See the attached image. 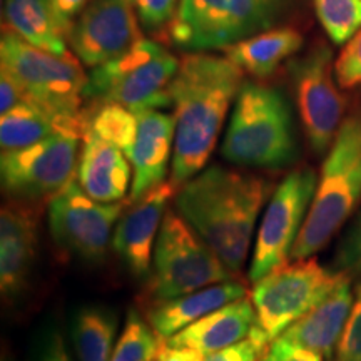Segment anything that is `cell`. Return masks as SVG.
<instances>
[{"label": "cell", "instance_id": "obj_1", "mask_svg": "<svg viewBox=\"0 0 361 361\" xmlns=\"http://www.w3.org/2000/svg\"><path fill=\"white\" fill-rule=\"evenodd\" d=\"M241 85L243 69L231 59L204 52L180 59L169 87L176 117L173 186L179 189L204 168Z\"/></svg>", "mask_w": 361, "mask_h": 361}, {"label": "cell", "instance_id": "obj_2", "mask_svg": "<svg viewBox=\"0 0 361 361\" xmlns=\"http://www.w3.org/2000/svg\"><path fill=\"white\" fill-rule=\"evenodd\" d=\"M271 192L273 183L263 176L209 166L178 189L174 206L238 276Z\"/></svg>", "mask_w": 361, "mask_h": 361}, {"label": "cell", "instance_id": "obj_3", "mask_svg": "<svg viewBox=\"0 0 361 361\" xmlns=\"http://www.w3.org/2000/svg\"><path fill=\"white\" fill-rule=\"evenodd\" d=\"M221 154L231 164L256 169H281L295 162L291 111L279 90L243 82Z\"/></svg>", "mask_w": 361, "mask_h": 361}, {"label": "cell", "instance_id": "obj_4", "mask_svg": "<svg viewBox=\"0 0 361 361\" xmlns=\"http://www.w3.org/2000/svg\"><path fill=\"white\" fill-rule=\"evenodd\" d=\"M361 204V114L343 121L318 176L310 213L301 228L293 259L322 251Z\"/></svg>", "mask_w": 361, "mask_h": 361}, {"label": "cell", "instance_id": "obj_5", "mask_svg": "<svg viewBox=\"0 0 361 361\" xmlns=\"http://www.w3.org/2000/svg\"><path fill=\"white\" fill-rule=\"evenodd\" d=\"M0 69L19 82L27 102L61 119L89 126L80 109L87 75L71 52L44 51L11 29L4 32L0 42Z\"/></svg>", "mask_w": 361, "mask_h": 361}, {"label": "cell", "instance_id": "obj_6", "mask_svg": "<svg viewBox=\"0 0 361 361\" xmlns=\"http://www.w3.org/2000/svg\"><path fill=\"white\" fill-rule=\"evenodd\" d=\"M179 61L154 40L141 39L114 61L92 67L84 99L121 104L135 114L173 106L169 87Z\"/></svg>", "mask_w": 361, "mask_h": 361}, {"label": "cell", "instance_id": "obj_7", "mask_svg": "<svg viewBox=\"0 0 361 361\" xmlns=\"http://www.w3.org/2000/svg\"><path fill=\"white\" fill-rule=\"evenodd\" d=\"M152 258L154 266L144 298L147 306L236 279L213 247L176 209L166 211Z\"/></svg>", "mask_w": 361, "mask_h": 361}, {"label": "cell", "instance_id": "obj_8", "mask_svg": "<svg viewBox=\"0 0 361 361\" xmlns=\"http://www.w3.org/2000/svg\"><path fill=\"white\" fill-rule=\"evenodd\" d=\"M286 0H179L169 34L194 52L224 49L276 20Z\"/></svg>", "mask_w": 361, "mask_h": 361}, {"label": "cell", "instance_id": "obj_9", "mask_svg": "<svg viewBox=\"0 0 361 361\" xmlns=\"http://www.w3.org/2000/svg\"><path fill=\"white\" fill-rule=\"evenodd\" d=\"M345 273H333L316 259H295L271 271L252 284L258 326L269 340H276L284 329L298 322L319 301H323L341 281Z\"/></svg>", "mask_w": 361, "mask_h": 361}, {"label": "cell", "instance_id": "obj_10", "mask_svg": "<svg viewBox=\"0 0 361 361\" xmlns=\"http://www.w3.org/2000/svg\"><path fill=\"white\" fill-rule=\"evenodd\" d=\"M318 176L311 168L291 171L269 197L256 234L250 264V283L255 284L281 268L291 258L293 247L313 202Z\"/></svg>", "mask_w": 361, "mask_h": 361}, {"label": "cell", "instance_id": "obj_11", "mask_svg": "<svg viewBox=\"0 0 361 361\" xmlns=\"http://www.w3.org/2000/svg\"><path fill=\"white\" fill-rule=\"evenodd\" d=\"M129 201L99 202L71 180L49 200V231L59 250L75 258L97 263L112 245V228Z\"/></svg>", "mask_w": 361, "mask_h": 361}, {"label": "cell", "instance_id": "obj_12", "mask_svg": "<svg viewBox=\"0 0 361 361\" xmlns=\"http://www.w3.org/2000/svg\"><path fill=\"white\" fill-rule=\"evenodd\" d=\"M80 139L75 134L59 133L32 146L2 152L0 176L4 192L12 200H51L78 173Z\"/></svg>", "mask_w": 361, "mask_h": 361}, {"label": "cell", "instance_id": "obj_13", "mask_svg": "<svg viewBox=\"0 0 361 361\" xmlns=\"http://www.w3.org/2000/svg\"><path fill=\"white\" fill-rule=\"evenodd\" d=\"M290 71L306 139L314 154H323L335 141L345 114V99L333 79L331 51L319 45L293 62Z\"/></svg>", "mask_w": 361, "mask_h": 361}, {"label": "cell", "instance_id": "obj_14", "mask_svg": "<svg viewBox=\"0 0 361 361\" xmlns=\"http://www.w3.org/2000/svg\"><path fill=\"white\" fill-rule=\"evenodd\" d=\"M130 0H90L72 22L67 40L84 66L114 61L141 40Z\"/></svg>", "mask_w": 361, "mask_h": 361}, {"label": "cell", "instance_id": "obj_15", "mask_svg": "<svg viewBox=\"0 0 361 361\" xmlns=\"http://www.w3.org/2000/svg\"><path fill=\"white\" fill-rule=\"evenodd\" d=\"M37 202L11 200L0 213V290L6 301L29 284L39 246Z\"/></svg>", "mask_w": 361, "mask_h": 361}, {"label": "cell", "instance_id": "obj_16", "mask_svg": "<svg viewBox=\"0 0 361 361\" xmlns=\"http://www.w3.org/2000/svg\"><path fill=\"white\" fill-rule=\"evenodd\" d=\"M178 192V188L168 183L151 189L141 200L129 201L128 207L117 221L112 238V250L123 259L135 278H146L151 271L152 247L159 234L162 219L168 211V202Z\"/></svg>", "mask_w": 361, "mask_h": 361}, {"label": "cell", "instance_id": "obj_17", "mask_svg": "<svg viewBox=\"0 0 361 361\" xmlns=\"http://www.w3.org/2000/svg\"><path fill=\"white\" fill-rule=\"evenodd\" d=\"M174 114L151 109L137 114V137L128 154L133 166V186L129 201L141 200L144 194L164 183L171 152H174Z\"/></svg>", "mask_w": 361, "mask_h": 361}, {"label": "cell", "instance_id": "obj_18", "mask_svg": "<svg viewBox=\"0 0 361 361\" xmlns=\"http://www.w3.org/2000/svg\"><path fill=\"white\" fill-rule=\"evenodd\" d=\"M353 301L351 278L345 274L335 290L290 328L284 329L278 338L295 346L316 351L329 360L348 322Z\"/></svg>", "mask_w": 361, "mask_h": 361}, {"label": "cell", "instance_id": "obj_19", "mask_svg": "<svg viewBox=\"0 0 361 361\" xmlns=\"http://www.w3.org/2000/svg\"><path fill=\"white\" fill-rule=\"evenodd\" d=\"M130 164L124 151L87 129L78 162V183L99 202L124 201L130 184Z\"/></svg>", "mask_w": 361, "mask_h": 361}, {"label": "cell", "instance_id": "obj_20", "mask_svg": "<svg viewBox=\"0 0 361 361\" xmlns=\"http://www.w3.org/2000/svg\"><path fill=\"white\" fill-rule=\"evenodd\" d=\"M256 323L258 316L255 305L251 298L243 296L202 316L166 341L173 346H188L209 355L245 340Z\"/></svg>", "mask_w": 361, "mask_h": 361}, {"label": "cell", "instance_id": "obj_21", "mask_svg": "<svg viewBox=\"0 0 361 361\" xmlns=\"http://www.w3.org/2000/svg\"><path fill=\"white\" fill-rule=\"evenodd\" d=\"M246 295L247 290L245 283L238 281V279L216 283L188 293V295L162 301V303L149 305L146 319L162 340H168L180 329L201 319L202 316L213 313L221 306Z\"/></svg>", "mask_w": 361, "mask_h": 361}, {"label": "cell", "instance_id": "obj_22", "mask_svg": "<svg viewBox=\"0 0 361 361\" xmlns=\"http://www.w3.org/2000/svg\"><path fill=\"white\" fill-rule=\"evenodd\" d=\"M303 45V35L298 30L284 27L259 32L224 47L226 57L231 59L243 72L255 78H268L278 66Z\"/></svg>", "mask_w": 361, "mask_h": 361}, {"label": "cell", "instance_id": "obj_23", "mask_svg": "<svg viewBox=\"0 0 361 361\" xmlns=\"http://www.w3.org/2000/svg\"><path fill=\"white\" fill-rule=\"evenodd\" d=\"M87 128L85 124L61 119L32 102H22L0 117V146L2 152L16 151L59 133L82 137Z\"/></svg>", "mask_w": 361, "mask_h": 361}, {"label": "cell", "instance_id": "obj_24", "mask_svg": "<svg viewBox=\"0 0 361 361\" xmlns=\"http://www.w3.org/2000/svg\"><path fill=\"white\" fill-rule=\"evenodd\" d=\"M8 25L27 42L54 54H66L67 32L51 0H6Z\"/></svg>", "mask_w": 361, "mask_h": 361}, {"label": "cell", "instance_id": "obj_25", "mask_svg": "<svg viewBox=\"0 0 361 361\" xmlns=\"http://www.w3.org/2000/svg\"><path fill=\"white\" fill-rule=\"evenodd\" d=\"M117 319L112 311L97 306L79 310L72 319V343L79 361H111Z\"/></svg>", "mask_w": 361, "mask_h": 361}, {"label": "cell", "instance_id": "obj_26", "mask_svg": "<svg viewBox=\"0 0 361 361\" xmlns=\"http://www.w3.org/2000/svg\"><path fill=\"white\" fill-rule=\"evenodd\" d=\"M164 340L144 319L139 311L130 310L111 361H156Z\"/></svg>", "mask_w": 361, "mask_h": 361}, {"label": "cell", "instance_id": "obj_27", "mask_svg": "<svg viewBox=\"0 0 361 361\" xmlns=\"http://www.w3.org/2000/svg\"><path fill=\"white\" fill-rule=\"evenodd\" d=\"M89 128L104 141L114 144L128 156L137 137V114L121 104H101V107L87 117Z\"/></svg>", "mask_w": 361, "mask_h": 361}, {"label": "cell", "instance_id": "obj_28", "mask_svg": "<svg viewBox=\"0 0 361 361\" xmlns=\"http://www.w3.org/2000/svg\"><path fill=\"white\" fill-rule=\"evenodd\" d=\"M316 16L333 42L341 45L361 27V0H314Z\"/></svg>", "mask_w": 361, "mask_h": 361}, {"label": "cell", "instance_id": "obj_29", "mask_svg": "<svg viewBox=\"0 0 361 361\" xmlns=\"http://www.w3.org/2000/svg\"><path fill=\"white\" fill-rule=\"evenodd\" d=\"M269 345V336L256 323L245 340L209 353L204 356V361H263Z\"/></svg>", "mask_w": 361, "mask_h": 361}, {"label": "cell", "instance_id": "obj_30", "mask_svg": "<svg viewBox=\"0 0 361 361\" xmlns=\"http://www.w3.org/2000/svg\"><path fill=\"white\" fill-rule=\"evenodd\" d=\"M329 361H361V279L355 288L350 318Z\"/></svg>", "mask_w": 361, "mask_h": 361}, {"label": "cell", "instance_id": "obj_31", "mask_svg": "<svg viewBox=\"0 0 361 361\" xmlns=\"http://www.w3.org/2000/svg\"><path fill=\"white\" fill-rule=\"evenodd\" d=\"M336 271L361 279V209L341 238L335 255Z\"/></svg>", "mask_w": 361, "mask_h": 361}, {"label": "cell", "instance_id": "obj_32", "mask_svg": "<svg viewBox=\"0 0 361 361\" xmlns=\"http://www.w3.org/2000/svg\"><path fill=\"white\" fill-rule=\"evenodd\" d=\"M335 79L341 89H355L361 85V27L338 56Z\"/></svg>", "mask_w": 361, "mask_h": 361}, {"label": "cell", "instance_id": "obj_33", "mask_svg": "<svg viewBox=\"0 0 361 361\" xmlns=\"http://www.w3.org/2000/svg\"><path fill=\"white\" fill-rule=\"evenodd\" d=\"M179 0H135L137 13L147 29H159L168 22H173Z\"/></svg>", "mask_w": 361, "mask_h": 361}, {"label": "cell", "instance_id": "obj_34", "mask_svg": "<svg viewBox=\"0 0 361 361\" xmlns=\"http://www.w3.org/2000/svg\"><path fill=\"white\" fill-rule=\"evenodd\" d=\"M323 358L324 356L316 351L295 346L279 338L271 341L268 353L264 356L266 361H323Z\"/></svg>", "mask_w": 361, "mask_h": 361}, {"label": "cell", "instance_id": "obj_35", "mask_svg": "<svg viewBox=\"0 0 361 361\" xmlns=\"http://www.w3.org/2000/svg\"><path fill=\"white\" fill-rule=\"evenodd\" d=\"M22 102H27V99L19 82L7 71L0 69V114H6Z\"/></svg>", "mask_w": 361, "mask_h": 361}, {"label": "cell", "instance_id": "obj_36", "mask_svg": "<svg viewBox=\"0 0 361 361\" xmlns=\"http://www.w3.org/2000/svg\"><path fill=\"white\" fill-rule=\"evenodd\" d=\"M51 2L59 20L64 25L66 32H69L72 22L84 11L85 6H89L90 0H51Z\"/></svg>", "mask_w": 361, "mask_h": 361}, {"label": "cell", "instance_id": "obj_37", "mask_svg": "<svg viewBox=\"0 0 361 361\" xmlns=\"http://www.w3.org/2000/svg\"><path fill=\"white\" fill-rule=\"evenodd\" d=\"M156 361H204V355L188 346H173L164 340Z\"/></svg>", "mask_w": 361, "mask_h": 361}, {"label": "cell", "instance_id": "obj_38", "mask_svg": "<svg viewBox=\"0 0 361 361\" xmlns=\"http://www.w3.org/2000/svg\"><path fill=\"white\" fill-rule=\"evenodd\" d=\"M39 361H72L67 353L64 340L59 333H51L44 341L42 351L39 355Z\"/></svg>", "mask_w": 361, "mask_h": 361}, {"label": "cell", "instance_id": "obj_39", "mask_svg": "<svg viewBox=\"0 0 361 361\" xmlns=\"http://www.w3.org/2000/svg\"><path fill=\"white\" fill-rule=\"evenodd\" d=\"M130 2H135V0H130Z\"/></svg>", "mask_w": 361, "mask_h": 361}, {"label": "cell", "instance_id": "obj_40", "mask_svg": "<svg viewBox=\"0 0 361 361\" xmlns=\"http://www.w3.org/2000/svg\"><path fill=\"white\" fill-rule=\"evenodd\" d=\"M263 361H266V360H263Z\"/></svg>", "mask_w": 361, "mask_h": 361}]
</instances>
